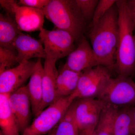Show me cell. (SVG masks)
Returning <instances> with one entry per match:
<instances>
[{"instance_id":"cell-16","label":"cell","mask_w":135,"mask_h":135,"mask_svg":"<svg viewBox=\"0 0 135 135\" xmlns=\"http://www.w3.org/2000/svg\"><path fill=\"white\" fill-rule=\"evenodd\" d=\"M82 73H77L63 67L59 73L56 83V100L71 95L75 92Z\"/></svg>"},{"instance_id":"cell-23","label":"cell","mask_w":135,"mask_h":135,"mask_svg":"<svg viewBox=\"0 0 135 135\" xmlns=\"http://www.w3.org/2000/svg\"><path fill=\"white\" fill-rule=\"evenodd\" d=\"M82 16L86 22L92 20L97 5L98 0H75Z\"/></svg>"},{"instance_id":"cell-5","label":"cell","mask_w":135,"mask_h":135,"mask_svg":"<svg viewBox=\"0 0 135 135\" xmlns=\"http://www.w3.org/2000/svg\"><path fill=\"white\" fill-rule=\"evenodd\" d=\"M97 98L119 108L135 106V83L131 77H110Z\"/></svg>"},{"instance_id":"cell-31","label":"cell","mask_w":135,"mask_h":135,"mask_svg":"<svg viewBox=\"0 0 135 135\" xmlns=\"http://www.w3.org/2000/svg\"><path fill=\"white\" fill-rule=\"evenodd\" d=\"M49 135H50V134H49Z\"/></svg>"},{"instance_id":"cell-28","label":"cell","mask_w":135,"mask_h":135,"mask_svg":"<svg viewBox=\"0 0 135 135\" xmlns=\"http://www.w3.org/2000/svg\"><path fill=\"white\" fill-rule=\"evenodd\" d=\"M79 135H96L95 129L80 131Z\"/></svg>"},{"instance_id":"cell-6","label":"cell","mask_w":135,"mask_h":135,"mask_svg":"<svg viewBox=\"0 0 135 135\" xmlns=\"http://www.w3.org/2000/svg\"><path fill=\"white\" fill-rule=\"evenodd\" d=\"M47 57L57 60L68 56L75 49L73 36L67 31L57 29L49 30L43 28L39 33Z\"/></svg>"},{"instance_id":"cell-7","label":"cell","mask_w":135,"mask_h":135,"mask_svg":"<svg viewBox=\"0 0 135 135\" xmlns=\"http://www.w3.org/2000/svg\"><path fill=\"white\" fill-rule=\"evenodd\" d=\"M110 77V70L103 66L87 69L81 73L77 88L71 95L75 99L97 98Z\"/></svg>"},{"instance_id":"cell-1","label":"cell","mask_w":135,"mask_h":135,"mask_svg":"<svg viewBox=\"0 0 135 135\" xmlns=\"http://www.w3.org/2000/svg\"><path fill=\"white\" fill-rule=\"evenodd\" d=\"M118 8L115 3L92 27L89 37L98 65L112 71L116 64L119 40Z\"/></svg>"},{"instance_id":"cell-27","label":"cell","mask_w":135,"mask_h":135,"mask_svg":"<svg viewBox=\"0 0 135 135\" xmlns=\"http://www.w3.org/2000/svg\"><path fill=\"white\" fill-rule=\"evenodd\" d=\"M127 2L134 26L135 31V0L127 1Z\"/></svg>"},{"instance_id":"cell-18","label":"cell","mask_w":135,"mask_h":135,"mask_svg":"<svg viewBox=\"0 0 135 135\" xmlns=\"http://www.w3.org/2000/svg\"><path fill=\"white\" fill-rule=\"evenodd\" d=\"M22 32L16 22L8 15H0V47L15 50L13 44Z\"/></svg>"},{"instance_id":"cell-14","label":"cell","mask_w":135,"mask_h":135,"mask_svg":"<svg viewBox=\"0 0 135 135\" xmlns=\"http://www.w3.org/2000/svg\"><path fill=\"white\" fill-rule=\"evenodd\" d=\"M56 61L49 57L45 59L42 75L43 101L40 113L56 100V83L59 74L56 66Z\"/></svg>"},{"instance_id":"cell-17","label":"cell","mask_w":135,"mask_h":135,"mask_svg":"<svg viewBox=\"0 0 135 135\" xmlns=\"http://www.w3.org/2000/svg\"><path fill=\"white\" fill-rule=\"evenodd\" d=\"M9 95L0 94V133L2 135H19L16 119L10 105Z\"/></svg>"},{"instance_id":"cell-13","label":"cell","mask_w":135,"mask_h":135,"mask_svg":"<svg viewBox=\"0 0 135 135\" xmlns=\"http://www.w3.org/2000/svg\"><path fill=\"white\" fill-rule=\"evenodd\" d=\"M15 20L21 31L32 32L43 29L45 15L43 9L18 5Z\"/></svg>"},{"instance_id":"cell-26","label":"cell","mask_w":135,"mask_h":135,"mask_svg":"<svg viewBox=\"0 0 135 135\" xmlns=\"http://www.w3.org/2000/svg\"><path fill=\"white\" fill-rule=\"evenodd\" d=\"M0 4L5 10L12 15L15 14V10L18 5L16 1L13 0H1Z\"/></svg>"},{"instance_id":"cell-19","label":"cell","mask_w":135,"mask_h":135,"mask_svg":"<svg viewBox=\"0 0 135 135\" xmlns=\"http://www.w3.org/2000/svg\"><path fill=\"white\" fill-rule=\"evenodd\" d=\"M132 107L118 109L114 123V135H135Z\"/></svg>"},{"instance_id":"cell-3","label":"cell","mask_w":135,"mask_h":135,"mask_svg":"<svg viewBox=\"0 0 135 135\" xmlns=\"http://www.w3.org/2000/svg\"><path fill=\"white\" fill-rule=\"evenodd\" d=\"M43 10L45 17L57 29L70 33L75 41L81 40L86 21L75 0H51Z\"/></svg>"},{"instance_id":"cell-15","label":"cell","mask_w":135,"mask_h":135,"mask_svg":"<svg viewBox=\"0 0 135 135\" xmlns=\"http://www.w3.org/2000/svg\"><path fill=\"white\" fill-rule=\"evenodd\" d=\"M43 66L41 59H38L29 83L26 85L31 103L32 111L35 117L40 113L43 101Z\"/></svg>"},{"instance_id":"cell-11","label":"cell","mask_w":135,"mask_h":135,"mask_svg":"<svg viewBox=\"0 0 135 135\" xmlns=\"http://www.w3.org/2000/svg\"><path fill=\"white\" fill-rule=\"evenodd\" d=\"M11 108L16 117L20 132L29 127L31 103L27 86H23L9 95Z\"/></svg>"},{"instance_id":"cell-9","label":"cell","mask_w":135,"mask_h":135,"mask_svg":"<svg viewBox=\"0 0 135 135\" xmlns=\"http://www.w3.org/2000/svg\"><path fill=\"white\" fill-rule=\"evenodd\" d=\"M36 62L27 61L0 73V94H9L23 86L32 74Z\"/></svg>"},{"instance_id":"cell-24","label":"cell","mask_w":135,"mask_h":135,"mask_svg":"<svg viewBox=\"0 0 135 135\" xmlns=\"http://www.w3.org/2000/svg\"><path fill=\"white\" fill-rule=\"evenodd\" d=\"M115 0H100L97 5L92 20V27L95 25L116 3Z\"/></svg>"},{"instance_id":"cell-30","label":"cell","mask_w":135,"mask_h":135,"mask_svg":"<svg viewBox=\"0 0 135 135\" xmlns=\"http://www.w3.org/2000/svg\"><path fill=\"white\" fill-rule=\"evenodd\" d=\"M134 43L135 46V34H134Z\"/></svg>"},{"instance_id":"cell-22","label":"cell","mask_w":135,"mask_h":135,"mask_svg":"<svg viewBox=\"0 0 135 135\" xmlns=\"http://www.w3.org/2000/svg\"><path fill=\"white\" fill-rule=\"evenodd\" d=\"M18 64L17 54L14 50L0 47V73L12 68Z\"/></svg>"},{"instance_id":"cell-25","label":"cell","mask_w":135,"mask_h":135,"mask_svg":"<svg viewBox=\"0 0 135 135\" xmlns=\"http://www.w3.org/2000/svg\"><path fill=\"white\" fill-rule=\"evenodd\" d=\"M51 0H20L18 4L34 8L43 9L50 2Z\"/></svg>"},{"instance_id":"cell-8","label":"cell","mask_w":135,"mask_h":135,"mask_svg":"<svg viewBox=\"0 0 135 135\" xmlns=\"http://www.w3.org/2000/svg\"><path fill=\"white\" fill-rule=\"evenodd\" d=\"M75 120L80 131L95 129L102 111L107 104L95 98L77 99L73 102Z\"/></svg>"},{"instance_id":"cell-4","label":"cell","mask_w":135,"mask_h":135,"mask_svg":"<svg viewBox=\"0 0 135 135\" xmlns=\"http://www.w3.org/2000/svg\"><path fill=\"white\" fill-rule=\"evenodd\" d=\"M75 100L72 95L61 98L42 111L22 135H43L58 124Z\"/></svg>"},{"instance_id":"cell-29","label":"cell","mask_w":135,"mask_h":135,"mask_svg":"<svg viewBox=\"0 0 135 135\" xmlns=\"http://www.w3.org/2000/svg\"><path fill=\"white\" fill-rule=\"evenodd\" d=\"M132 114L133 122H134V134L135 135V106L132 107Z\"/></svg>"},{"instance_id":"cell-10","label":"cell","mask_w":135,"mask_h":135,"mask_svg":"<svg viewBox=\"0 0 135 135\" xmlns=\"http://www.w3.org/2000/svg\"><path fill=\"white\" fill-rule=\"evenodd\" d=\"M92 47L85 37L80 41L77 47L68 56L64 66L77 73L98 66Z\"/></svg>"},{"instance_id":"cell-2","label":"cell","mask_w":135,"mask_h":135,"mask_svg":"<svg viewBox=\"0 0 135 135\" xmlns=\"http://www.w3.org/2000/svg\"><path fill=\"white\" fill-rule=\"evenodd\" d=\"M118 12L119 36L114 68L118 75L131 77L135 73L134 26L127 1L116 3Z\"/></svg>"},{"instance_id":"cell-21","label":"cell","mask_w":135,"mask_h":135,"mask_svg":"<svg viewBox=\"0 0 135 135\" xmlns=\"http://www.w3.org/2000/svg\"><path fill=\"white\" fill-rule=\"evenodd\" d=\"M119 107L107 104L102 111L96 128V135H115L114 119Z\"/></svg>"},{"instance_id":"cell-20","label":"cell","mask_w":135,"mask_h":135,"mask_svg":"<svg viewBox=\"0 0 135 135\" xmlns=\"http://www.w3.org/2000/svg\"><path fill=\"white\" fill-rule=\"evenodd\" d=\"M55 127L50 135H79L80 130L74 115L73 103Z\"/></svg>"},{"instance_id":"cell-12","label":"cell","mask_w":135,"mask_h":135,"mask_svg":"<svg viewBox=\"0 0 135 135\" xmlns=\"http://www.w3.org/2000/svg\"><path fill=\"white\" fill-rule=\"evenodd\" d=\"M16 50L18 64L31 58H44L47 56L43 43L40 40H37L21 32L13 44Z\"/></svg>"}]
</instances>
